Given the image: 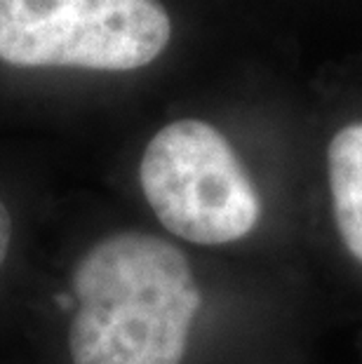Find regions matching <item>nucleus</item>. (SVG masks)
Wrapping results in <instances>:
<instances>
[{
  "mask_svg": "<svg viewBox=\"0 0 362 364\" xmlns=\"http://www.w3.org/2000/svg\"><path fill=\"white\" fill-rule=\"evenodd\" d=\"M73 364H181L200 289L179 247L151 233L104 237L73 270Z\"/></svg>",
  "mask_w": 362,
  "mask_h": 364,
  "instance_id": "1",
  "label": "nucleus"
},
{
  "mask_svg": "<svg viewBox=\"0 0 362 364\" xmlns=\"http://www.w3.org/2000/svg\"><path fill=\"white\" fill-rule=\"evenodd\" d=\"M327 172L339 235L362 263V122L334 134L327 149Z\"/></svg>",
  "mask_w": 362,
  "mask_h": 364,
  "instance_id": "4",
  "label": "nucleus"
},
{
  "mask_svg": "<svg viewBox=\"0 0 362 364\" xmlns=\"http://www.w3.org/2000/svg\"><path fill=\"white\" fill-rule=\"evenodd\" d=\"M10 242H12V216L7 212V207L0 200V266L10 252Z\"/></svg>",
  "mask_w": 362,
  "mask_h": 364,
  "instance_id": "5",
  "label": "nucleus"
},
{
  "mask_svg": "<svg viewBox=\"0 0 362 364\" xmlns=\"http://www.w3.org/2000/svg\"><path fill=\"white\" fill-rule=\"evenodd\" d=\"M172 38L160 0H0V61L134 71Z\"/></svg>",
  "mask_w": 362,
  "mask_h": 364,
  "instance_id": "2",
  "label": "nucleus"
},
{
  "mask_svg": "<svg viewBox=\"0 0 362 364\" xmlns=\"http://www.w3.org/2000/svg\"><path fill=\"white\" fill-rule=\"evenodd\" d=\"M139 181L169 233L196 245H228L250 235L261 200L247 169L217 127L183 118L151 139Z\"/></svg>",
  "mask_w": 362,
  "mask_h": 364,
  "instance_id": "3",
  "label": "nucleus"
}]
</instances>
